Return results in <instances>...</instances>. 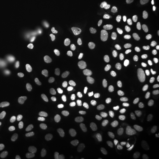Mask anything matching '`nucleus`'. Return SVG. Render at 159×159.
<instances>
[{"mask_svg": "<svg viewBox=\"0 0 159 159\" xmlns=\"http://www.w3.org/2000/svg\"><path fill=\"white\" fill-rule=\"evenodd\" d=\"M55 94L58 97L64 98L67 94V91L65 87H59L55 90Z\"/></svg>", "mask_w": 159, "mask_h": 159, "instance_id": "obj_15", "label": "nucleus"}, {"mask_svg": "<svg viewBox=\"0 0 159 159\" xmlns=\"http://www.w3.org/2000/svg\"><path fill=\"white\" fill-rule=\"evenodd\" d=\"M76 65H77V66L78 67L81 68V67H83V62L82 59L79 58V59L77 60V62H76Z\"/></svg>", "mask_w": 159, "mask_h": 159, "instance_id": "obj_21", "label": "nucleus"}, {"mask_svg": "<svg viewBox=\"0 0 159 159\" xmlns=\"http://www.w3.org/2000/svg\"><path fill=\"white\" fill-rule=\"evenodd\" d=\"M156 132H157V134H159V123L156 125Z\"/></svg>", "mask_w": 159, "mask_h": 159, "instance_id": "obj_24", "label": "nucleus"}, {"mask_svg": "<svg viewBox=\"0 0 159 159\" xmlns=\"http://www.w3.org/2000/svg\"><path fill=\"white\" fill-rule=\"evenodd\" d=\"M11 130V126L7 121L0 119V133H8Z\"/></svg>", "mask_w": 159, "mask_h": 159, "instance_id": "obj_9", "label": "nucleus"}, {"mask_svg": "<svg viewBox=\"0 0 159 159\" xmlns=\"http://www.w3.org/2000/svg\"><path fill=\"white\" fill-rule=\"evenodd\" d=\"M154 85H155V87L156 88V89L159 90V76L156 77V78L155 79Z\"/></svg>", "mask_w": 159, "mask_h": 159, "instance_id": "obj_22", "label": "nucleus"}, {"mask_svg": "<svg viewBox=\"0 0 159 159\" xmlns=\"http://www.w3.org/2000/svg\"><path fill=\"white\" fill-rule=\"evenodd\" d=\"M139 145L136 142H132L127 145L123 149V154L125 156H131L138 149Z\"/></svg>", "mask_w": 159, "mask_h": 159, "instance_id": "obj_5", "label": "nucleus"}, {"mask_svg": "<svg viewBox=\"0 0 159 159\" xmlns=\"http://www.w3.org/2000/svg\"><path fill=\"white\" fill-rule=\"evenodd\" d=\"M100 72L101 73L103 76V79L104 82H107L110 79L111 74L110 72L105 68H101L100 69Z\"/></svg>", "mask_w": 159, "mask_h": 159, "instance_id": "obj_14", "label": "nucleus"}, {"mask_svg": "<svg viewBox=\"0 0 159 159\" xmlns=\"http://www.w3.org/2000/svg\"><path fill=\"white\" fill-rule=\"evenodd\" d=\"M141 96L142 99L144 101L150 100L151 97V94L150 90L148 88H143L141 91Z\"/></svg>", "mask_w": 159, "mask_h": 159, "instance_id": "obj_11", "label": "nucleus"}, {"mask_svg": "<svg viewBox=\"0 0 159 159\" xmlns=\"http://www.w3.org/2000/svg\"><path fill=\"white\" fill-rule=\"evenodd\" d=\"M97 159H109V157L106 154H101Z\"/></svg>", "mask_w": 159, "mask_h": 159, "instance_id": "obj_23", "label": "nucleus"}, {"mask_svg": "<svg viewBox=\"0 0 159 159\" xmlns=\"http://www.w3.org/2000/svg\"><path fill=\"white\" fill-rule=\"evenodd\" d=\"M134 109L139 113H143L146 111V107L144 103L141 101H137L135 103L134 106Z\"/></svg>", "mask_w": 159, "mask_h": 159, "instance_id": "obj_12", "label": "nucleus"}, {"mask_svg": "<svg viewBox=\"0 0 159 159\" xmlns=\"http://www.w3.org/2000/svg\"><path fill=\"white\" fill-rule=\"evenodd\" d=\"M143 59L147 68L151 71L155 70L159 68V57L153 54H144Z\"/></svg>", "mask_w": 159, "mask_h": 159, "instance_id": "obj_1", "label": "nucleus"}, {"mask_svg": "<svg viewBox=\"0 0 159 159\" xmlns=\"http://www.w3.org/2000/svg\"><path fill=\"white\" fill-rule=\"evenodd\" d=\"M108 104L109 106L110 107V108L115 112H117L119 111L120 110V104L118 103V102L115 99V98H110L108 100Z\"/></svg>", "mask_w": 159, "mask_h": 159, "instance_id": "obj_10", "label": "nucleus"}, {"mask_svg": "<svg viewBox=\"0 0 159 159\" xmlns=\"http://www.w3.org/2000/svg\"><path fill=\"white\" fill-rule=\"evenodd\" d=\"M89 123L94 126H98L104 123L103 117L96 111H91L88 114Z\"/></svg>", "mask_w": 159, "mask_h": 159, "instance_id": "obj_2", "label": "nucleus"}, {"mask_svg": "<svg viewBox=\"0 0 159 159\" xmlns=\"http://www.w3.org/2000/svg\"><path fill=\"white\" fill-rule=\"evenodd\" d=\"M14 118L16 121L19 124L27 123L30 120V116L26 113L22 111H17L14 115Z\"/></svg>", "mask_w": 159, "mask_h": 159, "instance_id": "obj_3", "label": "nucleus"}, {"mask_svg": "<svg viewBox=\"0 0 159 159\" xmlns=\"http://www.w3.org/2000/svg\"><path fill=\"white\" fill-rule=\"evenodd\" d=\"M51 134L53 140L56 144H61L64 141V135L59 129L54 128L51 131Z\"/></svg>", "mask_w": 159, "mask_h": 159, "instance_id": "obj_4", "label": "nucleus"}, {"mask_svg": "<svg viewBox=\"0 0 159 159\" xmlns=\"http://www.w3.org/2000/svg\"><path fill=\"white\" fill-rule=\"evenodd\" d=\"M70 159H77L74 156H71L70 158Z\"/></svg>", "mask_w": 159, "mask_h": 159, "instance_id": "obj_25", "label": "nucleus"}, {"mask_svg": "<svg viewBox=\"0 0 159 159\" xmlns=\"http://www.w3.org/2000/svg\"><path fill=\"white\" fill-rule=\"evenodd\" d=\"M71 77V74L68 72V73H66L65 74H64L63 76V77H62V80H61V82H62V84H65L67 83L69 80H70Z\"/></svg>", "mask_w": 159, "mask_h": 159, "instance_id": "obj_20", "label": "nucleus"}, {"mask_svg": "<svg viewBox=\"0 0 159 159\" xmlns=\"http://www.w3.org/2000/svg\"><path fill=\"white\" fill-rule=\"evenodd\" d=\"M39 132V125L37 122H34L32 124L31 129H30V133L33 136H35L37 135Z\"/></svg>", "mask_w": 159, "mask_h": 159, "instance_id": "obj_16", "label": "nucleus"}, {"mask_svg": "<svg viewBox=\"0 0 159 159\" xmlns=\"http://www.w3.org/2000/svg\"><path fill=\"white\" fill-rule=\"evenodd\" d=\"M103 62H104V64H105V65L107 67H113L115 66V62L112 61L110 58V56L108 54H106L103 58Z\"/></svg>", "mask_w": 159, "mask_h": 159, "instance_id": "obj_13", "label": "nucleus"}, {"mask_svg": "<svg viewBox=\"0 0 159 159\" xmlns=\"http://www.w3.org/2000/svg\"><path fill=\"white\" fill-rule=\"evenodd\" d=\"M9 146L12 149H17L20 147V143L16 140H11L9 142Z\"/></svg>", "mask_w": 159, "mask_h": 159, "instance_id": "obj_19", "label": "nucleus"}, {"mask_svg": "<svg viewBox=\"0 0 159 159\" xmlns=\"http://www.w3.org/2000/svg\"><path fill=\"white\" fill-rule=\"evenodd\" d=\"M35 149L37 153H38L40 154H45L48 152V149L47 147L43 145H38L37 146L35 147Z\"/></svg>", "mask_w": 159, "mask_h": 159, "instance_id": "obj_17", "label": "nucleus"}, {"mask_svg": "<svg viewBox=\"0 0 159 159\" xmlns=\"http://www.w3.org/2000/svg\"><path fill=\"white\" fill-rule=\"evenodd\" d=\"M84 148L91 153L94 154L96 153V143L93 139H87L84 142Z\"/></svg>", "mask_w": 159, "mask_h": 159, "instance_id": "obj_7", "label": "nucleus"}, {"mask_svg": "<svg viewBox=\"0 0 159 159\" xmlns=\"http://www.w3.org/2000/svg\"><path fill=\"white\" fill-rule=\"evenodd\" d=\"M141 86V82L137 77H132L129 81V88L132 92L137 91Z\"/></svg>", "mask_w": 159, "mask_h": 159, "instance_id": "obj_6", "label": "nucleus"}, {"mask_svg": "<svg viewBox=\"0 0 159 159\" xmlns=\"http://www.w3.org/2000/svg\"><path fill=\"white\" fill-rule=\"evenodd\" d=\"M156 117H157V118H159V109L158 110V111H157V114H156Z\"/></svg>", "mask_w": 159, "mask_h": 159, "instance_id": "obj_26", "label": "nucleus"}, {"mask_svg": "<svg viewBox=\"0 0 159 159\" xmlns=\"http://www.w3.org/2000/svg\"><path fill=\"white\" fill-rule=\"evenodd\" d=\"M88 51L91 53L92 55H97L98 53V49L97 47L92 43H88L87 45Z\"/></svg>", "mask_w": 159, "mask_h": 159, "instance_id": "obj_18", "label": "nucleus"}, {"mask_svg": "<svg viewBox=\"0 0 159 159\" xmlns=\"http://www.w3.org/2000/svg\"><path fill=\"white\" fill-rule=\"evenodd\" d=\"M120 141L118 137L114 136L111 138L110 143V147L114 151H118L120 149Z\"/></svg>", "mask_w": 159, "mask_h": 159, "instance_id": "obj_8", "label": "nucleus"}]
</instances>
